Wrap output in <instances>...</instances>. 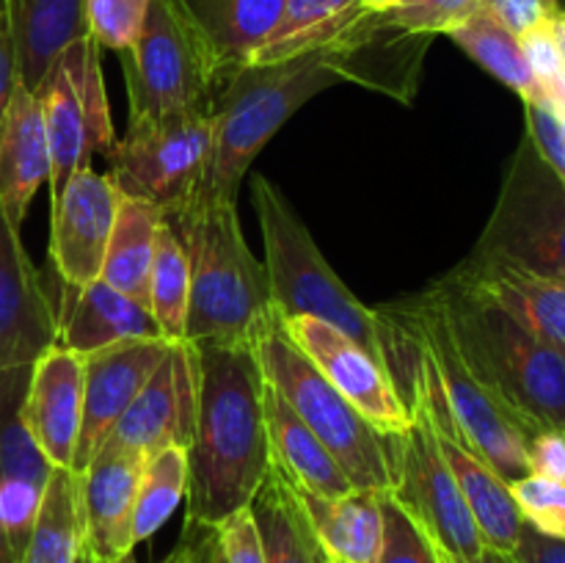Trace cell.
<instances>
[{"label": "cell", "instance_id": "cell-1", "mask_svg": "<svg viewBox=\"0 0 565 563\" xmlns=\"http://www.w3.org/2000/svg\"><path fill=\"white\" fill-rule=\"evenodd\" d=\"M199 408L188 445V524L215 528L252 506L270 472L265 375L254 346H196Z\"/></svg>", "mask_w": 565, "mask_h": 563}, {"label": "cell", "instance_id": "cell-2", "mask_svg": "<svg viewBox=\"0 0 565 563\" xmlns=\"http://www.w3.org/2000/svg\"><path fill=\"white\" fill-rule=\"evenodd\" d=\"M191 265L185 340L193 346H254L276 312L265 265L243 237L235 199H188L163 213Z\"/></svg>", "mask_w": 565, "mask_h": 563}, {"label": "cell", "instance_id": "cell-3", "mask_svg": "<svg viewBox=\"0 0 565 563\" xmlns=\"http://www.w3.org/2000/svg\"><path fill=\"white\" fill-rule=\"evenodd\" d=\"M469 373L539 434L565 431V353L516 318L458 285L450 274L428 287Z\"/></svg>", "mask_w": 565, "mask_h": 563}, {"label": "cell", "instance_id": "cell-4", "mask_svg": "<svg viewBox=\"0 0 565 563\" xmlns=\"http://www.w3.org/2000/svg\"><path fill=\"white\" fill-rule=\"evenodd\" d=\"M342 81L334 47L237 70L213 103V149L191 199H237L243 177L265 144L298 108Z\"/></svg>", "mask_w": 565, "mask_h": 563}, {"label": "cell", "instance_id": "cell-5", "mask_svg": "<svg viewBox=\"0 0 565 563\" xmlns=\"http://www.w3.org/2000/svg\"><path fill=\"white\" fill-rule=\"evenodd\" d=\"M252 202L263 230V265L268 270L276 312L281 318L323 320L356 340L386 368V326L381 309L373 312L348 290L318 248L312 232L268 177H254Z\"/></svg>", "mask_w": 565, "mask_h": 563}, {"label": "cell", "instance_id": "cell-6", "mask_svg": "<svg viewBox=\"0 0 565 563\" xmlns=\"http://www.w3.org/2000/svg\"><path fill=\"white\" fill-rule=\"evenodd\" d=\"M265 381L290 403L292 412L334 456L353 489L384 491L395 480L392 439L373 428L342 392L329 384L307 353L287 337L281 315L274 312L254 340Z\"/></svg>", "mask_w": 565, "mask_h": 563}, {"label": "cell", "instance_id": "cell-7", "mask_svg": "<svg viewBox=\"0 0 565 563\" xmlns=\"http://www.w3.org/2000/svg\"><path fill=\"white\" fill-rule=\"evenodd\" d=\"M390 312L428 362L436 390L447 412L452 414L461 439L508 484L530 475L527 442L533 434L519 423L505 403L497 401L469 373L430 290L419 293L412 304H403Z\"/></svg>", "mask_w": 565, "mask_h": 563}, {"label": "cell", "instance_id": "cell-8", "mask_svg": "<svg viewBox=\"0 0 565 563\" xmlns=\"http://www.w3.org/2000/svg\"><path fill=\"white\" fill-rule=\"evenodd\" d=\"M469 257L565 282V182L527 136Z\"/></svg>", "mask_w": 565, "mask_h": 563}, {"label": "cell", "instance_id": "cell-9", "mask_svg": "<svg viewBox=\"0 0 565 563\" xmlns=\"http://www.w3.org/2000/svg\"><path fill=\"white\" fill-rule=\"evenodd\" d=\"M119 59L130 121L213 114L224 77L169 0H149L141 36Z\"/></svg>", "mask_w": 565, "mask_h": 563}, {"label": "cell", "instance_id": "cell-10", "mask_svg": "<svg viewBox=\"0 0 565 563\" xmlns=\"http://www.w3.org/2000/svg\"><path fill=\"white\" fill-rule=\"evenodd\" d=\"M36 97L44 110L53 158V199L75 171L92 169L94 155L108 152L116 144L108 92L99 66V44L88 33L77 36L55 55L47 75L39 83Z\"/></svg>", "mask_w": 565, "mask_h": 563}, {"label": "cell", "instance_id": "cell-11", "mask_svg": "<svg viewBox=\"0 0 565 563\" xmlns=\"http://www.w3.org/2000/svg\"><path fill=\"white\" fill-rule=\"evenodd\" d=\"M213 149V114H185L160 121H130L125 138L108 149L110 182L121 196L180 208L196 191Z\"/></svg>", "mask_w": 565, "mask_h": 563}, {"label": "cell", "instance_id": "cell-12", "mask_svg": "<svg viewBox=\"0 0 565 563\" xmlns=\"http://www.w3.org/2000/svg\"><path fill=\"white\" fill-rule=\"evenodd\" d=\"M408 408L412 425L406 434L392 436L395 480L390 495L425 530L441 555L452 563H475L483 552L478 524L441 456L428 412L419 401L408 403Z\"/></svg>", "mask_w": 565, "mask_h": 563}, {"label": "cell", "instance_id": "cell-13", "mask_svg": "<svg viewBox=\"0 0 565 563\" xmlns=\"http://www.w3.org/2000/svg\"><path fill=\"white\" fill-rule=\"evenodd\" d=\"M281 326L287 337L307 353L309 362L359 408V414L379 434L386 439L406 434L412 425V408L403 401L390 370L373 353L318 318H281Z\"/></svg>", "mask_w": 565, "mask_h": 563}, {"label": "cell", "instance_id": "cell-14", "mask_svg": "<svg viewBox=\"0 0 565 563\" xmlns=\"http://www.w3.org/2000/svg\"><path fill=\"white\" fill-rule=\"evenodd\" d=\"M171 342L166 337H138L83 357V419L72 472L81 475L108 442L121 414L166 359Z\"/></svg>", "mask_w": 565, "mask_h": 563}, {"label": "cell", "instance_id": "cell-15", "mask_svg": "<svg viewBox=\"0 0 565 563\" xmlns=\"http://www.w3.org/2000/svg\"><path fill=\"white\" fill-rule=\"evenodd\" d=\"M196 408L199 351L193 342L177 340L171 342L166 359L138 392L130 408L121 414L108 439L141 456H152L169 445L188 450L196 428Z\"/></svg>", "mask_w": 565, "mask_h": 563}, {"label": "cell", "instance_id": "cell-16", "mask_svg": "<svg viewBox=\"0 0 565 563\" xmlns=\"http://www.w3.org/2000/svg\"><path fill=\"white\" fill-rule=\"evenodd\" d=\"M50 263L55 276L64 285L86 287L103 270L119 191L108 174L81 169L50 199Z\"/></svg>", "mask_w": 565, "mask_h": 563}, {"label": "cell", "instance_id": "cell-17", "mask_svg": "<svg viewBox=\"0 0 565 563\" xmlns=\"http://www.w3.org/2000/svg\"><path fill=\"white\" fill-rule=\"evenodd\" d=\"M55 342L53 296L22 246L20 230L0 208V370L31 368Z\"/></svg>", "mask_w": 565, "mask_h": 563}, {"label": "cell", "instance_id": "cell-18", "mask_svg": "<svg viewBox=\"0 0 565 563\" xmlns=\"http://www.w3.org/2000/svg\"><path fill=\"white\" fill-rule=\"evenodd\" d=\"M143 458L108 439L81 472L83 546L97 561L119 563L132 555V513Z\"/></svg>", "mask_w": 565, "mask_h": 563}, {"label": "cell", "instance_id": "cell-19", "mask_svg": "<svg viewBox=\"0 0 565 563\" xmlns=\"http://www.w3.org/2000/svg\"><path fill=\"white\" fill-rule=\"evenodd\" d=\"M22 417L53 467H72L83 419V357L55 342L31 364Z\"/></svg>", "mask_w": 565, "mask_h": 563}, {"label": "cell", "instance_id": "cell-20", "mask_svg": "<svg viewBox=\"0 0 565 563\" xmlns=\"http://www.w3.org/2000/svg\"><path fill=\"white\" fill-rule=\"evenodd\" d=\"M53 304L58 346L81 357L138 337H163L149 307L105 285L103 279L88 282L86 287L58 282V301L53 298Z\"/></svg>", "mask_w": 565, "mask_h": 563}, {"label": "cell", "instance_id": "cell-21", "mask_svg": "<svg viewBox=\"0 0 565 563\" xmlns=\"http://www.w3.org/2000/svg\"><path fill=\"white\" fill-rule=\"evenodd\" d=\"M458 285L505 309L524 329L565 353V282L467 257L450 270Z\"/></svg>", "mask_w": 565, "mask_h": 563}, {"label": "cell", "instance_id": "cell-22", "mask_svg": "<svg viewBox=\"0 0 565 563\" xmlns=\"http://www.w3.org/2000/svg\"><path fill=\"white\" fill-rule=\"evenodd\" d=\"M53 158L36 92L17 81L0 125V208L20 230L39 185L50 182Z\"/></svg>", "mask_w": 565, "mask_h": 563}, {"label": "cell", "instance_id": "cell-23", "mask_svg": "<svg viewBox=\"0 0 565 563\" xmlns=\"http://www.w3.org/2000/svg\"><path fill=\"white\" fill-rule=\"evenodd\" d=\"M171 9L207 47L224 83L252 64L274 31L285 0H169Z\"/></svg>", "mask_w": 565, "mask_h": 563}, {"label": "cell", "instance_id": "cell-24", "mask_svg": "<svg viewBox=\"0 0 565 563\" xmlns=\"http://www.w3.org/2000/svg\"><path fill=\"white\" fill-rule=\"evenodd\" d=\"M265 428H268L270 458L296 486L318 497H345L353 486L323 442L290 408V403L265 381L263 392Z\"/></svg>", "mask_w": 565, "mask_h": 563}, {"label": "cell", "instance_id": "cell-25", "mask_svg": "<svg viewBox=\"0 0 565 563\" xmlns=\"http://www.w3.org/2000/svg\"><path fill=\"white\" fill-rule=\"evenodd\" d=\"M326 555L334 563H379L384 513L379 491L353 489L345 497H318L296 486Z\"/></svg>", "mask_w": 565, "mask_h": 563}, {"label": "cell", "instance_id": "cell-26", "mask_svg": "<svg viewBox=\"0 0 565 563\" xmlns=\"http://www.w3.org/2000/svg\"><path fill=\"white\" fill-rule=\"evenodd\" d=\"M252 513L263 539L265 563H329L296 484L276 464H270L268 478L252 500Z\"/></svg>", "mask_w": 565, "mask_h": 563}, {"label": "cell", "instance_id": "cell-27", "mask_svg": "<svg viewBox=\"0 0 565 563\" xmlns=\"http://www.w3.org/2000/svg\"><path fill=\"white\" fill-rule=\"evenodd\" d=\"M86 0H22L9 25L17 47V77L36 92L55 55L86 36Z\"/></svg>", "mask_w": 565, "mask_h": 563}, {"label": "cell", "instance_id": "cell-28", "mask_svg": "<svg viewBox=\"0 0 565 563\" xmlns=\"http://www.w3.org/2000/svg\"><path fill=\"white\" fill-rule=\"evenodd\" d=\"M160 221H163V213L154 204L119 193L114 230H110L103 270H99V279L105 285L136 298L143 307H149V274H152Z\"/></svg>", "mask_w": 565, "mask_h": 563}, {"label": "cell", "instance_id": "cell-29", "mask_svg": "<svg viewBox=\"0 0 565 563\" xmlns=\"http://www.w3.org/2000/svg\"><path fill=\"white\" fill-rule=\"evenodd\" d=\"M359 0H285L274 31L254 53L252 64H279L340 42L359 22Z\"/></svg>", "mask_w": 565, "mask_h": 563}, {"label": "cell", "instance_id": "cell-30", "mask_svg": "<svg viewBox=\"0 0 565 563\" xmlns=\"http://www.w3.org/2000/svg\"><path fill=\"white\" fill-rule=\"evenodd\" d=\"M81 550V475L70 467H53L20 563H75Z\"/></svg>", "mask_w": 565, "mask_h": 563}, {"label": "cell", "instance_id": "cell-31", "mask_svg": "<svg viewBox=\"0 0 565 563\" xmlns=\"http://www.w3.org/2000/svg\"><path fill=\"white\" fill-rule=\"evenodd\" d=\"M447 36L463 50L472 61H478L486 72L497 77L500 83H505L511 92H516L524 103L530 99H541L539 81H535L533 70L527 64V55L522 50V39L513 36L508 28H502L500 22L491 14H486L483 9L475 11L469 20H463L461 25L452 28Z\"/></svg>", "mask_w": 565, "mask_h": 563}, {"label": "cell", "instance_id": "cell-32", "mask_svg": "<svg viewBox=\"0 0 565 563\" xmlns=\"http://www.w3.org/2000/svg\"><path fill=\"white\" fill-rule=\"evenodd\" d=\"M31 368L0 370V484H25L44 489L53 464L44 458L22 417Z\"/></svg>", "mask_w": 565, "mask_h": 563}, {"label": "cell", "instance_id": "cell-33", "mask_svg": "<svg viewBox=\"0 0 565 563\" xmlns=\"http://www.w3.org/2000/svg\"><path fill=\"white\" fill-rule=\"evenodd\" d=\"M188 491V450L169 445L143 458L141 480H138L136 513H132V541L152 539L171 513L177 511Z\"/></svg>", "mask_w": 565, "mask_h": 563}, {"label": "cell", "instance_id": "cell-34", "mask_svg": "<svg viewBox=\"0 0 565 563\" xmlns=\"http://www.w3.org/2000/svg\"><path fill=\"white\" fill-rule=\"evenodd\" d=\"M188 298H191L188 254L177 232L160 221L152 274H149V312L158 320L166 340H185Z\"/></svg>", "mask_w": 565, "mask_h": 563}, {"label": "cell", "instance_id": "cell-35", "mask_svg": "<svg viewBox=\"0 0 565 563\" xmlns=\"http://www.w3.org/2000/svg\"><path fill=\"white\" fill-rule=\"evenodd\" d=\"M483 0H401L386 11H373L375 20L412 36H436L450 33L463 20L480 11Z\"/></svg>", "mask_w": 565, "mask_h": 563}, {"label": "cell", "instance_id": "cell-36", "mask_svg": "<svg viewBox=\"0 0 565 563\" xmlns=\"http://www.w3.org/2000/svg\"><path fill=\"white\" fill-rule=\"evenodd\" d=\"M149 0H86V33L99 47L125 53L141 36Z\"/></svg>", "mask_w": 565, "mask_h": 563}, {"label": "cell", "instance_id": "cell-37", "mask_svg": "<svg viewBox=\"0 0 565 563\" xmlns=\"http://www.w3.org/2000/svg\"><path fill=\"white\" fill-rule=\"evenodd\" d=\"M381 513H384V544H381L379 563H441L434 541L403 511L390 491L381 495Z\"/></svg>", "mask_w": 565, "mask_h": 563}, {"label": "cell", "instance_id": "cell-38", "mask_svg": "<svg viewBox=\"0 0 565 563\" xmlns=\"http://www.w3.org/2000/svg\"><path fill=\"white\" fill-rule=\"evenodd\" d=\"M511 491L530 528L565 541V480L524 475L513 480Z\"/></svg>", "mask_w": 565, "mask_h": 563}, {"label": "cell", "instance_id": "cell-39", "mask_svg": "<svg viewBox=\"0 0 565 563\" xmlns=\"http://www.w3.org/2000/svg\"><path fill=\"white\" fill-rule=\"evenodd\" d=\"M552 17L544 22V25L533 28V31L522 36V50L524 55H527V64L530 70H533L535 81H539L541 92H544L546 99L555 97L565 77V59L561 53V44H557Z\"/></svg>", "mask_w": 565, "mask_h": 563}, {"label": "cell", "instance_id": "cell-40", "mask_svg": "<svg viewBox=\"0 0 565 563\" xmlns=\"http://www.w3.org/2000/svg\"><path fill=\"white\" fill-rule=\"evenodd\" d=\"M215 533H218L226 563H265L263 539H259L252 506L241 508L221 524H215Z\"/></svg>", "mask_w": 565, "mask_h": 563}, {"label": "cell", "instance_id": "cell-41", "mask_svg": "<svg viewBox=\"0 0 565 563\" xmlns=\"http://www.w3.org/2000/svg\"><path fill=\"white\" fill-rule=\"evenodd\" d=\"M480 9L494 17L502 28H508L519 39L533 31V28L544 25L555 14L544 0H483Z\"/></svg>", "mask_w": 565, "mask_h": 563}, {"label": "cell", "instance_id": "cell-42", "mask_svg": "<svg viewBox=\"0 0 565 563\" xmlns=\"http://www.w3.org/2000/svg\"><path fill=\"white\" fill-rule=\"evenodd\" d=\"M530 475L550 480H565V431L544 428L527 442Z\"/></svg>", "mask_w": 565, "mask_h": 563}, {"label": "cell", "instance_id": "cell-43", "mask_svg": "<svg viewBox=\"0 0 565 563\" xmlns=\"http://www.w3.org/2000/svg\"><path fill=\"white\" fill-rule=\"evenodd\" d=\"M169 563H226L215 528L185 522L180 544H177L174 555L169 557Z\"/></svg>", "mask_w": 565, "mask_h": 563}, {"label": "cell", "instance_id": "cell-44", "mask_svg": "<svg viewBox=\"0 0 565 563\" xmlns=\"http://www.w3.org/2000/svg\"><path fill=\"white\" fill-rule=\"evenodd\" d=\"M519 563H565V541L544 535L524 522L516 550L511 552Z\"/></svg>", "mask_w": 565, "mask_h": 563}, {"label": "cell", "instance_id": "cell-45", "mask_svg": "<svg viewBox=\"0 0 565 563\" xmlns=\"http://www.w3.org/2000/svg\"><path fill=\"white\" fill-rule=\"evenodd\" d=\"M17 47H14V33H11L9 20L0 17V125H3L6 108H9L11 92L17 86Z\"/></svg>", "mask_w": 565, "mask_h": 563}, {"label": "cell", "instance_id": "cell-46", "mask_svg": "<svg viewBox=\"0 0 565 563\" xmlns=\"http://www.w3.org/2000/svg\"><path fill=\"white\" fill-rule=\"evenodd\" d=\"M475 563H519V561L513 555H508V552H500V550H491V546H483V552H480V555L475 557Z\"/></svg>", "mask_w": 565, "mask_h": 563}, {"label": "cell", "instance_id": "cell-47", "mask_svg": "<svg viewBox=\"0 0 565 563\" xmlns=\"http://www.w3.org/2000/svg\"><path fill=\"white\" fill-rule=\"evenodd\" d=\"M359 3H362V9L367 11H386L392 9V6L401 3V0H359Z\"/></svg>", "mask_w": 565, "mask_h": 563}, {"label": "cell", "instance_id": "cell-48", "mask_svg": "<svg viewBox=\"0 0 565 563\" xmlns=\"http://www.w3.org/2000/svg\"><path fill=\"white\" fill-rule=\"evenodd\" d=\"M0 563H17V557H14V552H11V544H9V539H6L3 528H0Z\"/></svg>", "mask_w": 565, "mask_h": 563}, {"label": "cell", "instance_id": "cell-49", "mask_svg": "<svg viewBox=\"0 0 565 563\" xmlns=\"http://www.w3.org/2000/svg\"><path fill=\"white\" fill-rule=\"evenodd\" d=\"M75 563H103V561H97V557H94L92 552H88L86 546H83V550H81V555H77V561H75Z\"/></svg>", "mask_w": 565, "mask_h": 563}, {"label": "cell", "instance_id": "cell-50", "mask_svg": "<svg viewBox=\"0 0 565 563\" xmlns=\"http://www.w3.org/2000/svg\"><path fill=\"white\" fill-rule=\"evenodd\" d=\"M555 20H557V25H561L563 31H565V11H563V9L555 11Z\"/></svg>", "mask_w": 565, "mask_h": 563}, {"label": "cell", "instance_id": "cell-51", "mask_svg": "<svg viewBox=\"0 0 565 563\" xmlns=\"http://www.w3.org/2000/svg\"><path fill=\"white\" fill-rule=\"evenodd\" d=\"M544 3H546V6H550V9H552V11H557V9H561V0H544Z\"/></svg>", "mask_w": 565, "mask_h": 563}, {"label": "cell", "instance_id": "cell-52", "mask_svg": "<svg viewBox=\"0 0 565 563\" xmlns=\"http://www.w3.org/2000/svg\"><path fill=\"white\" fill-rule=\"evenodd\" d=\"M439 557H441V563H452L450 557H445V555H441V552H439Z\"/></svg>", "mask_w": 565, "mask_h": 563}, {"label": "cell", "instance_id": "cell-53", "mask_svg": "<svg viewBox=\"0 0 565 563\" xmlns=\"http://www.w3.org/2000/svg\"><path fill=\"white\" fill-rule=\"evenodd\" d=\"M119 563H136V561H132V555H130V557H125V561H119Z\"/></svg>", "mask_w": 565, "mask_h": 563}, {"label": "cell", "instance_id": "cell-54", "mask_svg": "<svg viewBox=\"0 0 565 563\" xmlns=\"http://www.w3.org/2000/svg\"><path fill=\"white\" fill-rule=\"evenodd\" d=\"M561 114H563V132H565V110L561 108Z\"/></svg>", "mask_w": 565, "mask_h": 563}, {"label": "cell", "instance_id": "cell-55", "mask_svg": "<svg viewBox=\"0 0 565 563\" xmlns=\"http://www.w3.org/2000/svg\"><path fill=\"white\" fill-rule=\"evenodd\" d=\"M329 563H334V561H331V557H329Z\"/></svg>", "mask_w": 565, "mask_h": 563}, {"label": "cell", "instance_id": "cell-56", "mask_svg": "<svg viewBox=\"0 0 565 563\" xmlns=\"http://www.w3.org/2000/svg\"><path fill=\"white\" fill-rule=\"evenodd\" d=\"M166 563H169V561H166Z\"/></svg>", "mask_w": 565, "mask_h": 563}]
</instances>
